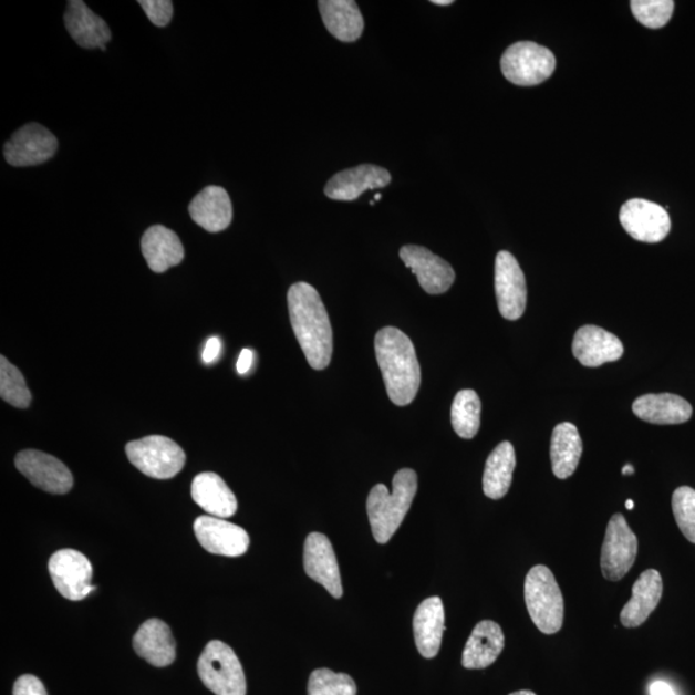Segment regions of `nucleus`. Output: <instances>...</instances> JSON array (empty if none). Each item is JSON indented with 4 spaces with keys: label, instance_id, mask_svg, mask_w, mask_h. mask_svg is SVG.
Segmentation results:
<instances>
[{
    "label": "nucleus",
    "instance_id": "obj_13",
    "mask_svg": "<svg viewBox=\"0 0 695 695\" xmlns=\"http://www.w3.org/2000/svg\"><path fill=\"white\" fill-rule=\"evenodd\" d=\"M15 468L35 487L53 495H65L74 486L73 474L56 457L37 449H25L15 456Z\"/></svg>",
    "mask_w": 695,
    "mask_h": 695
},
{
    "label": "nucleus",
    "instance_id": "obj_8",
    "mask_svg": "<svg viewBox=\"0 0 695 695\" xmlns=\"http://www.w3.org/2000/svg\"><path fill=\"white\" fill-rule=\"evenodd\" d=\"M639 543L622 515H614L608 523L600 566L604 579L618 582L625 578L635 564Z\"/></svg>",
    "mask_w": 695,
    "mask_h": 695
},
{
    "label": "nucleus",
    "instance_id": "obj_29",
    "mask_svg": "<svg viewBox=\"0 0 695 695\" xmlns=\"http://www.w3.org/2000/svg\"><path fill=\"white\" fill-rule=\"evenodd\" d=\"M582 456V439L579 429L571 423H562L552 431L550 457L552 473L567 479L578 469Z\"/></svg>",
    "mask_w": 695,
    "mask_h": 695
},
{
    "label": "nucleus",
    "instance_id": "obj_43",
    "mask_svg": "<svg viewBox=\"0 0 695 695\" xmlns=\"http://www.w3.org/2000/svg\"><path fill=\"white\" fill-rule=\"evenodd\" d=\"M509 695H537V694H535L531 691H519V692H516V693H511Z\"/></svg>",
    "mask_w": 695,
    "mask_h": 695
},
{
    "label": "nucleus",
    "instance_id": "obj_41",
    "mask_svg": "<svg viewBox=\"0 0 695 695\" xmlns=\"http://www.w3.org/2000/svg\"><path fill=\"white\" fill-rule=\"evenodd\" d=\"M432 3L437 6H452L454 2L453 0H432Z\"/></svg>",
    "mask_w": 695,
    "mask_h": 695
},
{
    "label": "nucleus",
    "instance_id": "obj_38",
    "mask_svg": "<svg viewBox=\"0 0 695 695\" xmlns=\"http://www.w3.org/2000/svg\"><path fill=\"white\" fill-rule=\"evenodd\" d=\"M222 350V343H220L217 336H212L205 345V350L203 352V361L209 365V363L215 362L218 359V355Z\"/></svg>",
    "mask_w": 695,
    "mask_h": 695
},
{
    "label": "nucleus",
    "instance_id": "obj_44",
    "mask_svg": "<svg viewBox=\"0 0 695 695\" xmlns=\"http://www.w3.org/2000/svg\"><path fill=\"white\" fill-rule=\"evenodd\" d=\"M626 508L629 510H633L634 509V501L633 500H627L626 501Z\"/></svg>",
    "mask_w": 695,
    "mask_h": 695
},
{
    "label": "nucleus",
    "instance_id": "obj_26",
    "mask_svg": "<svg viewBox=\"0 0 695 695\" xmlns=\"http://www.w3.org/2000/svg\"><path fill=\"white\" fill-rule=\"evenodd\" d=\"M633 411L642 421L657 425L683 424L693 415L689 402L671 393L645 394L634 402Z\"/></svg>",
    "mask_w": 695,
    "mask_h": 695
},
{
    "label": "nucleus",
    "instance_id": "obj_40",
    "mask_svg": "<svg viewBox=\"0 0 695 695\" xmlns=\"http://www.w3.org/2000/svg\"><path fill=\"white\" fill-rule=\"evenodd\" d=\"M651 695H676L673 688L665 682H654L650 688Z\"/></svg>",
    "mask_w": 695,
    "mask_h": 695
},
{
    "label": "nucleus",
    "instance_id": "obj_24",
    "mask_svg": "<svg viewBox=\"0 0 695 695\" xmlns=\"http://www.w3.org/2000/svg\"><path fill=\"white\" fill-rule=\"evenodd\" d=\"M505 636L499 623L481 621L474 627L463 652V666L468 670L487 668L499 658Z\"/></svg>",
    "mask_w": 695,
    "mask_h": 695
},
{
    "label": "nucleus",
    "instance_id": "obj_3",
    "mask_svg": "<svg viewBox=\"0 0 695 695\" xmlns=\"http://www.w3.org/2000/svg\"><path fill=\"white\" fill-rule=\"evenodd\" d=\"M417 492V474L402 469L393 478L392 492L384 485H376L369 495L367 515L374 539L388 542L397 532L413 505Z\"/></svg>",
    "mask_w": 695,
    "mask_h": 695
},
{
    "label": "nucleus",
    "instance_id": "obj_42",
    "mask_svg": "<svg viewBox=\"0 0 695 695\" xmlns=\"http://www.w3.org/2000/svg\"><path fill=\"white\" fill-rule=\"evenodd\" d=\"M622 473L625 474V476L626 474H634L633 465H626L625 468H623Z\"/></svg>",
    "mask_w": 695,
    "mask_h": 695
},
{
    "label": "nucleus",
    "instance_id": "obj_15",
    "mask_svg": "<svg viewBox=\"0 0 695 695\" xmlns=\"http://www.w3.org/2000/svg\"><path fill=\"white\" fill-rule=\"evenodd\" d=\"M400 257L428 294H444L452 289L456 278L454 268L429 249L406 245L400 250Z\"/></svg>",
    "mask_w": 695,
    "mask_h": 695
},
{
    "label": "nucleus",
    "instance_id": "obj_2",
    "mask_svg": "<svg viewBox=\"0 0 695 695\" xmlns=\"http://www.w3.org/2000/svg\"><path fill=\"white\" fill-rule=\"evenodd\" d=\"M375 353L391 401L397 406L409 405L422 384L413 342L401 330L384 328L375 336Z\"/></svg>",
    "mask_w": 695,
    "mask_h": 695
},
{
    "label": "nucleus",
    "instance_id": "obj_22",
    "mask_svg": "<svg viewBox=\"0 0 695 695\" xmlns=\"http://www.w3.org/2000/svg\"><path fill=\"white\" fill-rule=\"evenodd\" d=\"M141 249L149 270L155 273L167 272L185 258L184 245L178 235L162 225L148 228L142 236Z\"/></svg>",
    "mask_w": 695,
    "mask_h": 695
},
{
    "label": "nucleus",
    "instance_id": "obj_20",
    "mask_svg": "<svg viewBox=\"0 0 695 695\" xmlns=\"http://www.w3.org/2000/svg\"><path fill=\"white\" fill-rule=\"evenodd\" d=\"M188 211L196 225L211 234L227 230L234 218L231 197L219 186L204 188L194 197Z\"/></svg>",
    "mask_w": 695,
    "mask_h": 695
},
{
    "label": "nucleus",
    "instance_id": "obj_33",
    "mask_svg": "<svg viewBox=\"0 0 695 695\" xmlns=\"http://www.w3.org/2000/svg\"><path fill=\"white\" fill-rule=\"evenodd\" d=\"M308 695H357V685L350 675L319 668L308 681Z\"/></svg>",
    "mask_w": 695,
    "mask_h": 695
},
{
    "label": "nucleus",
    "instance_id": "obj_18",
    "mask_svg": "<svg viewBox=\"0 0 695 695\" xmlns=\"http://www.w3.org/2000/svg\"><path fill=\"white\" fill-rule=\"evenodd\" d=\"M63 19L69 34L82 49L101 50L112 41V31L106 21L94 13L83 0H70Z\"/></svg>",
    "mask_w": 695,
    "mask_h": 695
},
{
    "label": "nucleus",
    "instance_id": "obj_19",
    "mask_svg": "<svg viewBox=\"0 0 695 695\" xmlns=\"http://www.w3.org/2000/svg\"><path fill=\"white\" fill-rule=\"evenodd\" d=\"M572 348L574 357L587 367H599L604 363L619 361L623 354L620 339L594 325L579 329Z\"/></svg>",
    "mask_w": 695,
    "mask_h": 695
},
{
    "label": "nucleus",
    "instance_id": "obj_36",
    "mask_svg": "<svg viewBox=\"0 0 695 695\" xmlns=\"http://www.w3.org/2000/svg\"><path fill=\"white\" fill-rule=\"evenodd\" d=\"M147 19L157 28L168 27L173 19V3L170 0H141L138 2Z\"/></svg>",
    "mask_w": 695,
    "mask_h": 695
},
{
    "label": "nucleus",
    "instance_id": "obj_30",
    "mask_svg": "<svg viewBox=\"0 0 695 695\" xmlns=\"http://www.w3.org/2000/svg\"><path fill=\"white\" fill-rule=\"evenodd\" d=\"M516 465V449L510 442H502L488 456L484 474V492L489 499L500 500L509 492Z\"/></svg>",
    "mask_w": 695,
    "mask_h": 695
},
{
    "label": "nucleus",
    "instance_id": "obj_27",
    "mask_svg": "<svg viewBox=\"0 0 695 695\" xmlns=\"http://www.w3.org/2000/svg\"><path fill=\"white\" fill-rule=\"evenodd\" d=\"M194 501L211 517L231 518L237 511L236 496L216 473H201L193 481Z\"/></svg>",
    "mask_w": 695,
    "mask_h": 695
},
{
    "label": "nucleus",
    "instance_id": "obj_4",
    "mask_svg": "<svg viewBox=\"0 0 695 695\" xmlns=\"http://www.w3.org/2000/svg\"><path fill=\"white\" fill-rule=\"evenodd\" d=\"M529 618L542 634L559 633L564 621V599L556 575L544 566H535L525 582Z\"/></svg>",
    "mask_w": 695,
    "mask_h": 695
},
{
    "label": "nucleus",
    "instance_id": "obj_45",
    "mask_svg": "<svg viewBox=\"0 0 695 695\" xmlns=\"http://www.w3.org/2000/svg\"><path fill=\"white\" fill-rule=\"evenodd\" d=\"M381 199H382V195H381V194H376V195H375V199H374V200H375V201H378V200H381Z\"/></svg>",
    "mask_w": 695,
    "mask_h": 695
},
{
    "label": "nucleus",
    "instance_id": "obj_1",
    "mask_svg": "<svg viewBox=\"0 0 695 695\" xmlns=\"http://www.w3.org/2000/svg\"><path fill=\"white\" fill-rule=\"evenodd\" d=\"M288 307L292 331L314 370H325L333 357V329L319 291L298 282L289 289Z\"/></svg>",
    "mask_w": 695,
    "mask_h": 695
},
{
    "label": "nucleus",
    "instance_id": "obj_11",
    "mask_svg": "<svg viewBox=\"0 0 695 695\" xmlns=\"http://www.w3.org/2000/svg\"><path fill=\"white\" fill-rule=\"evenodd\" d=\"M495 290L502 318L519 320L527 305L526 278L518 260L509 251H500L496 257Z\"/></svg>",
    "mask_w": 695,
    "mask_h": 695
},
{
    "label": "nucleus",
    "instance_id": "obj_32",
    "mask_svg": "<svg viewBox=\"0 0 695 695\" xmlns=\"http://www.w3.org/2000/svg\"><path fill=\"white\" fill-rule=\"evenodd\" d=\"M0 397L18 408H28L31 404V393L25 378L4 355L0 359Z\"/></svg>",
    "mask_w": 695,
    "mask_h": 695
},
{
    "label": "nucleus",
    "instance_id": "obj_7",
    "mask_svg": "<svg viewBox=\"0 0 695 695\" xmlns=\"http://www.w3.org/2000/svg\"><path fill=\"white\" fill-rule=\"evenodd\" d=\"M556 68L554 54L547 46L532 42L512 44L501 58L504 76L520 86H532L548 81Z\"/></svg>",
    "mask_w": 695,
    "mask_h": 695
},
{
    "label": "nucleus",
    "instance_id": "obj_23",
    "mask_svg": "<svg viewBox=\"0 0 695 695\" xmlns=\"http://www.w3.org/2000/svg\"><path fill=\"white\" fill-rule=\"evenodd\" d=\"M445 606L442 599H425L414 615V635L418 653L432 660L439 653L445 633Z\"/></svg>",
    "mask_w": 695,
    "mask_h": 695
},
{
    "label": "nucleus",
    "instance_id": "obj_39",
    "mask_svg": "<svg viewBox=\"0 0 695 695\" xmlns=\"http://www.w3.org/2000/svg\"><path fill=\"white\" fill-rule=\"evenodd\" d=\"M252 361H255V353L250 350H242L239 361H237V373L240 375L248 374L251 369Z\"/></svg>",
    "mask_w": 695,
    "mask_h": 695
},
{
    "label": "nucleus",
    "instance_id": "obj_6",
    "mask_svg": "<svg viewBox=\"0 0 695 695\" xmlns=\"http://www.w3.org/2000/svg\"><path fill=\"white\" fill-rule=\"evenodd\" d=\"M126 456L145 476L155 479H170L184 469L186 454L170 438L149 436L129 442Z\"/></svg>",
    "mask_w": 695,
    "mask_h": 695
},
{
    "label": "nucleus",
    "instance_id": "obj_14",
    "mask_svg": "<svg viewBox=\"0 0 695 695\" xmlns=\"http://www.w3.org/2000/svg\"><path fill=\"white\" fill-rule=\"evenodd\" d=\"M194 531L197 541L211 554L236 558L249 549L248 532L222 518L199 517L195 520Z\"/></svg>",
    "mask_w": 695,
    "mask_h": 695
},
{
    "label": "nucleus",
    "instance_id": "obj_17",
    "mask_svg": "<svg viewBox=\"0 0 695 695\" xmlns=\"http://www.w3.org/2000/svg\"><path fill=\"white\" fill-rule=\"evenodd\" d=\"M391 181L388 170L377 165L362 164L359 167L336 173L328 181L325 195L331 200L353 201L367 189L383 188L390 186Z\"/></svg>",
    "mask_w": 695,
    "mask_h": 695
},
{
    "label": "nucleus",
    "instance_id": "obj_21",
    "mask_svg": "<svg viewBox=\"0 0 695 695\" xmlns=\"http://www.w3.org/2000/svg\"><path fill=\"white\" fill-rule=\"evenodd\" d=\"M134 651L155 667L170 666L176 660V642L170 627L162 620H148L133 637Z\"/></svg>",
    "mask_w": 695,
    "mask_h": 695
},
{
    "label": "nucleus",
    "instance_id": "obj_28",
    "mask_svg": "<svg viewBox=\"0 0 695 695\" xmlns=\"http://www.w3.org/2000/svg\"><path fill=\"white\" fill-rule=\"evenodd\" d=\"M319 8L323 23L338 41H359L365 22L357 3L353 0H321Z\"/></svg>",
    "mask_w": 695,
    "mask_h": 695
},
{
    "label": "nucleus",
    "instance_id": "obj_5",
    "mask_svg": "<svg viewBox=\"0 0 695 695\" xmlns=\"http://www.w3.org/2000/svg\"><path fill=\"white\" fill-rule=\"evenodd\" d=\"M197 673L204 685L217 695H247V678L240 660L232 647L220 640L205 646Z\"/></svg>",
    "mask_w": 695,
    "mask_h": 695
},
{
    "label": "nucleus",
    "instance_id": "obj_37",
    "mask_svg": "<svg viewBox=\"0 0 695 695\" xmlns=\"http://www.w3.org/2000/svg\"><path fill=\"white\" fill-rule=\"evenodd\" d=\"M13 695H49L44 685L33 675H23L15 681Z\"/></svg>",
    "mask_w": 695,
    "mask_h": 695
},
{
    "label": "nucleus",
    "instance_id": "obj_9",
    "mask_svg": "<svg viewBox=\"0 0 695 695\" xmlns=\"http://www.w3.org/2000/svg\"><path fill=\"white\" fill-rule=\"evenodd\" d=\"M59 141L45 126L38 123L23 125L4 145L6 162L12 167H35L56 155Z\"/></svg>",
    "mask_w": 695,
    "mask_h": 695
},
{
    "label": "nucleus",
    "instance_id": "obj_34",
    "mask_svg": "<svg viewBox=\"0 0 695 695\" xmlns=\"http://www.w3.org/2000/svg\"><path fill=\"white\" fill-rule=\"evenodd\" d=\"M630 4L635 19L650 29L667 25L675 8L673 0H633Z\"/></svg>",
    "mask_w": 695,
    "mask_h": 695
},
{
    "label": "nucleus",
    "instance_id": "obj_16",
    "mask_svg": "<svg viewBox=\"0 0 695 695\" xmlns=\"http://www.w3.org/2000/svg\"><path fill=\"white\" fill-rule=\"evenodd\" d=\"M304 571L308 578L322 584L335 599L343 597L341 571L333 544L325 535H308L304 543Z\"/></svg>",
    "mask_w": 695,
    "mask_h": 695
},
{
    "label": "nucleus",
    "instance_id": "obj_35",
    "mask_svg": "<svg viewBox=\"0 0 695 695\" xmlns=\"http://www.w3.org/2000/svg\"><path fill=\"white\" fill-rule=\"evenodd\" d=\"M673 511L686 540L695 543V489L678 487L673 495Z\"/></svg>",
    "mask_w": 695,
    "mask_h": 695
},
{
    "label": "nucleus",
    "instance_id": "obj_31",
    "mask_svg": "<svg viewBox=\"0 0 695 695\" xmlns=\"http://www.w3.org/2000/svg\"><path fill=\"white\" fill-rule=\"evenodd\" d=\"M481 404L477 392L464 390L456 394L452 408V423L457 436L471 439L480 426Z\"/></svg>",
    "mask_w": 695,
    "mask_h": 695
},
{
    "label": "nucleus",
    "instance_id": "obj_10",
    "mask_svg": "<svg viewBox=\"0 0 695 695\" xmlns=\"http://www.w3.org/2000/svg\"><path fill=\"white\" fill-rule=\"evenodd\" d=\"M49 570L54 588L63 598L83 600L96 590L92 584L93 568L82 552L63 549L50 559Z\"/></svg>",
    "mask_w": 695,
    "mask_h": 695
},
{
    "label": "nucleus",
    "instance_id": "obj_12",
    "mask_svg": "<svg viewBox=\"0 0 695 695\" xmlns=\"http://www.w3.org/2000/svg\"><path fill=\"white\" fill-rule=\"evenodd\" d=\"M620 222L625 231L640 242H661L671 231L667 210L658 204L644 199H633L623 204Z\"/></svg>",
    "mask_w": 695,
    "mask_h": 695
},
{
    "label": "nucleus",
    "instance_id": "obj_25",
    "mask_svg": "<svg viewBox=\"0 0 695 695\" xmlns=\"http://www.w3.org/2000/svg\"><path fill=\"white\" fill-rule=\"evenodd\" d=\"M663 594V581L658 571L647 570L634 583L633 597L623 606L621 623L627 629L642 626L658 606Z\"/></svg>",
    "mask_w": 695,
    "mask_h": 695
}]
</instances>
